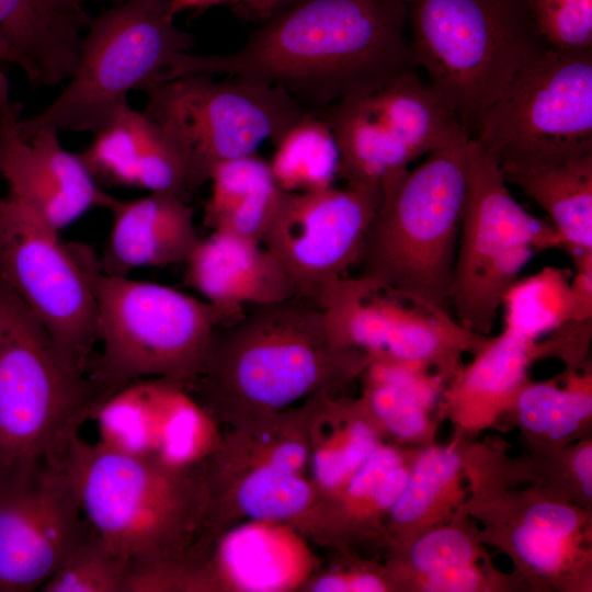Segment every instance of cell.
<instances>
[{
	"mask_svg": "<svg viewBox=\"0 0 592 592\" xmlns=\"http://www.w3.org/2000/svg\"><path fill=\"white\" fill-rule=\"evenodd\" d=\"M262 22L236 50L179 54L159 81L200 73L253 79L318 114L417 68L402 0H300Z\"/></svg>",
	"mask_w": 592,
	"mask_h": 592,
	"instance_id": "obj_1",
	"label": "cell"
},
{
	"mask_svg": "<svg viewBox=\"0 0 592 592\" xmlns=\"http://www.w3.org/2000/svg\"><path fill=\"white\" fill-rule=\"evenodd\" d=\"M367 355L331 341L321 309L293 296L220 323L187 388L221 426L271 418L360 378Z\"/></svg>",
	"mask_w": 592,
	"mask_h": 592,
	"instance_id": "obj_2",
	"label": "cell"
},
{
	"mask_svg": "<svg viewBox=\"0 0 592 592\" xmlns=\"http://www.w3.org/2000/svg\"><path fill=\"white\" fill-rule=\"evenodd\" d=\"M62 465L88 526L128 565L196 560L209 546L202 468H164L79 435Z\"/></svg>",
	"mask_w": 592,
	"mask_h": 592,
	"instance_id": "obj_3",
	"label": "cell"
},
{
	"mask_svg": "<svg viewBox=\"0 0 592 592\" xmlns=\"http://www.w3.org/2000/svg\"><path fill=\"white\" fill-rule=\"evenodd\" d=\"M468 140L426 155L382 185L356 275L440 318L452 284L467 191Z\"/></svg>",
	"mask_w": 592,
	"mask_h": 592,
	"instance_id": "obj_4",
	"label": "cell"
},
{
	"mask_svg": "<svg viewBox=\"0 0 592 592\" xmlns=\"http://www.w3.org/2000/svg\"><path fill=\"white\" fill-rule=\"evenodd\" d=\"M70 247L94 297L101 351L89 377L101 400L144 378H164L187 389L216 328L232 318L170 286L106 273L90 246Z\"/></svg>",
	"mask_w": 592,
	"mask_h": 592,
	"instance_id": "obj_5",
	"label": "cell"
},
{
	"mask_svg": "<svg viewBox=\"0 0 592 592\" xmlns=\"http://www.w3.org/2000/svg\"><path fill=\"white\" fill-rule=\"evenodd\" d=\"M402 1L417 67L471 138L517 69L547 46L528 0Z\"/></svg>",
	"mask_w": 592,
	"mask_h": 592,
	"instance_id": "obj_6",
	"label": "cell"
},
{
	"mask_svg": "<svg viewBox=\"0 0 592 592\" xmlns=\"http://www.w3.org/2000/svg\"><path fill=\"white\" fill-rule=\"evenodd\" d=\"M100 401L90 377L0 280V471L61 464Z\"/></svg>",
	"mask_w": 592,
	"mask_h": 592,
	"instance_id": "obj_7",
	"label": "cell"
},
{
	"mask_svg": "<svg viewBox=\"0 0 592 592\" xmlns=\"http://www.w3.org/2000/svg\"><path fill=\"white\" fill-rule=\"evenodd\" d=\"M193 42L174 23L169 0H124L90 22L67 86L41 112L21 116V134L94 133L128 92L155 84L174 57L191 52Z\"/></svg>",
	"mask_w": 592,
	"mask_h": 592,
	"instance_id": "obj_8",
	"label": "cell"
},
{
	"mask_svg": "<svg viewBox=\"0 0 592 592\" xmlns=\"http://www.w3.org/2000/svg\"><path fill=\"white\" fill-rule=\"evenodd\" d=\"M502 172L592 152V50L548 46L528 57L471 137Z\"/></svg>",
	"mask_w": 592,
	"mask_h": 592,
	"instance_id": "obj_9",
	"label": "cell"
},
{
	"mask_svg": "<svg viewBox=\"0 0 592 592\" xmlns=\"http://www.w3.org/2000/svg\"><path fill=\"white\" fill-rule=\"evenodd\" d=\"M468 175L449 289L454 318L490 335L508 289L534 253L562 249L547 219L527 212L511 194L499 166L469 138Z\"/></svg>",
	"mask_w": 592,
	"mask_h": 592,
	"instance_id": "obj_10",
	"label": "cell"
},
{
	"mask_svg": "<svg viewBox=\"0 0 592 592\" xmlns=\"http://www.w3.org/2000/svg\"><path fill=\"white\" fill-rule=\"evenodd\" d=\"M144 113L180 150L190 193L227 160L274 145L308 111L283 89L253 79L189 75L152 84Z\"/></svg>",
	"mask_w": 592,
	"mask_h": 592,
	"instance_id": "obj_11",
	"label": "cell"
},
{
	"mask_svg": "<svg viewBox=\"0 0 592 592\" xmlns=\"http://www.w3.org/2000/svg\"><path fill=\"white\" fill-rule=\"evenodd\" d=\"M0 280L89 376L98 344L91 287L70 243L8 192L0 196Z\"/></svg>",
	"mask_w": 592,
	"mask_h": 592,
	"instance_id": "obj_12",
	"label": "cell"
},
{
	"mask_svg": "<svg viewBox=\"0 0 592 592\" xmlns=\"http://www.w3.org/2000/svg\"><path fill=\"white\" fill-rule=\"evenodd\" d=\"M380 198L377 186L282 191L261 243L281 263L296 296L320 308L331 287L357 265Z\"/></svg>",
	"mask_w": 592,
	"mask_h": 592,
	"instance_id": "obj_13",
	"label": "cell"
},
{
	"mask_svg": "<svg viewBox=\"0 0 592 592\" xmlns=\"http://www.w3.org/2000/svg\"><path fill=\"white\" fill-rule=\"evenodd\" d=\"M331 341L367 356H386L431 367L445 385L488 335L467 330L454 317L440 318L358 275L345 276L321 305Z\"/></svg>",
	"mask_w": 592,
	"mask_h": 592,
	"instance_id": "obj_14",
	"label": "cell"
},
{
	"mask_svg": "<svg viewBox=\"0 0 592 592\" xmlns=\"http://www.w3.org/2000/svg\"><path fill=\"white\" fill-rule=\"evenodd\" d=\"M202 474L210 543L247 520L285 522L297 528L317 500L306 459L264 433L223 434Z\"/></svg>",
	"mask_w": 592,
	"mask_h": 592,
	"instance_id": "obj_15",
	"label": "cell"
},
{
	"mask_svg": "<svg viewBox=\"0 0 592 592\" xmlns=\"http://www.w3.org/2000/svg\"><path fill=\"white\" fill-rule=\"evenodd\" d=\"M90 532L62 463L0 471V592L42 588Z\"/></svg>",
	"mask_w": 592,
	"mask_h": 592,
	"instance_id": "obj_16",
	"label": "cell"
},
{
	"mask_svg": "<svg viewBox=\"0 0 592 592\" xmlns=\"http://www.w3.org/2000/svg\"><path fill=\"white\" fill-rule=\"evenodd\" d=\"M89 420L99 443L175 470L202 468L223 434L186 388L164 378L123 386L101 400Z\"/></svg>",
	"mask_w": 592,
	"mask_h": 592,
	"instance_id": "obj_17",
	"label": "cell"
},
{
	"mask_svg": "<svg viewBox=\"0 0 592 592\" xmlns=\"http://www.w3.org/2000/svg\"><path fill=\"white\" fill-rule=\"evenodd\" d=\"M21 116L0 68V177L8 193L59 232L90 209L105 208L112 195L100 187L80 155L66 150L53 129L23 136Z\"/></svg>",
	"mask_w": 592,
	"mask_h": 592,
	"instance_id": "obj_18",
	"label": "cell"
},
{
	"mask_svg": "<svg viewBox=\"0 0 592 592\" xmlns=\"http://www.w3.org/2000/svg\"><path fill=\"white\" fill-rule=\"evenodd\" d=\"M320 566L293 525L247 520L223 532L198 561L197 592L298 591Z\"/></svg>",
	"mask_w": 592,
	"mask_h": 592,
	"instance_id": "obj_19",
	"label": "cell"
},
{
	"mask_svg": "<svg viewBox=\"0 0 592 592\" xmlns=\"http://www.w3.org/2000/svg\"><path fill=\"white\" fill-rule=\"evenodd\" d=\"M185 264V280L204 300L231 318L244 309L296 296L281 263L260 241L227 231L201 237Z\"/></svg>",
	"mask_w": 592,
	"mask_h": 592,
	"instance_id": "obj_20",
	"label": "cell"
},
{
	"mask_svg": "<svg viewBox=\"0 0 592 592\" xmlns=\"http://www.w3.org/2000/svg\"><path fill=\"white\" fill-rule=\"evenodd\" d=\"M412 453L384 441L340 490L315 505L297 530L309 540L339 549L383 536L407 482Z\"/></svg>",
	"mask_w": 592,
	"mask_h": 592,
	"instance_id": "obj_21",
	"label": "cell"
},
{
	"mask_svg": "<svg viewBox=\"0 0 592 592\" xmlns=\"http://www.w3.org/2000/svg\"><path fill=\"white\" fill-rule=\"evenodd\" d=\"M106 209L112 228L100 267L127 275L133 269L184 264L201 236L189 201L169 192L122 201L114 196Z\"/></svg>",
	"mask_w": 592,
	"mask_h": 592,
	"instance_id": "obj_22",
	"label": "cell"
},
{
	"mask_svg": "<svg viewBox=\"0 0 592 592\" xmlns=\"http://www.w3.org/2000/svg\"><path fill=\"white\" fill-rule=\"evenodd\" d=\"M550 356L547 339L527 340L505 329L488 335L445 385L442 406L462 432H477L511 410L531 364Z\"/></svg>",
	"mask_w": 592,
	"mask_h": 592,
	"instance_id": "obj_23",
	"label": "cell"
},
{
	"mask_svg": "<svg viewBox=\"0 0 592 592\" xmlns=\"http://www.w3.org/2000/svg\"><path fill=\"white\" fill-rule=\"evenodd\" d=\"M88 23L52 0H0V43L12 65L38 87H53L71 77L80 31Z\"/></svg>",
	"mask_w": 592,
	"mask_h": 592,
	"instance_id": "obj_24",
	"label": "cell"
},
{
	"mask_svg": "<svg viewBox=\"0 0 592 592\" xmlns=\"http://www.w3.org/2000/svg\"><path fill=\"white\" fill-rule=\"evenodd\" d=\"M384 441L360 397L319 392L309 426L315 505L340 490Z\"/></svg>",
	"mask_w": 592,
	"mask_h": 592,
	"instance_id": "obj_25",
	"label": "cell"
},
{
	"mask_svg": "<svg viewBox=\"0 0 592 592\" xmlns=\"http://www.w3.org/2000/svg\"><path fill=\"white\" fill-rule=\"evenodd\" d=\"M360 378V399L384 439L430 442V412L443 394V382L436 374L419 363L373 356Z\"/></svg>",
	"mask_w": 592,
	"mask_h": 592,
	"instance_id": "obj_26",
	"label": "cell"
},
{
	"mask_svg": "<svg viewBox=\"0 0 592 592\" xmlns=\"http://www.w3.org/2000/svg\"><path fill=\"white\" fill-rule=\"evenodd\" d=\"M464 467L456 441L413 451L407 482L383 532L394 550L448 522L463 501Z\"/></svg>",
	"mask_w": 592,
	"mask_h": 592,
	"instance_id": "obj_27",
	"label": "cell"
},
{
	"mask_svg": "<svg viewBox=\"0 0 592 592\" xmlns=\"http://www.w3.org/2000/svg\"><path fill=\"white\" fill-rule=\"evenodd\" d=\"M375 117L413 159L469 138L449 105L415 70L364 93Z\"/></svg>",
	"mask_w": 592,
	"mask_h": 592,
	"instance_id": "obj_28",
	"label": "cell"
},
{
	"mask_svg": "<svg viewBox=\"0 0 592 592\" xmlns=\"http://www.w3.org/2000/svg\"><path fill=\"white\" fill-rule=\"evenodd\" d=\"M333 133L339 174L349 186H377L409 169L413 158L377 121L364 93L348 96L318 113Z\"/></svg>",
	"mask_w": 592,
	"mask_h": 592,
	"instance_id": "obj_29",
	"label": "cell"
},
{
	"mask_svg": "<svg viewBox=\"0 0 592 592\" xmlns=\"http://www.w3.org/2000/svg\"><path fill=\"white\" fill-rule=\"evenodd\" d=\"M208 182L204 225L261 242L282 194L269 161L257 153L224 161Z\"/></svg>",
	"mask_w": 592,
	"mask_h": 592,
	"instance_id": "obj_30",
	"label": "cell"
},
{
	"mask_svg": "<svg viewBox=\"0 0 592 592\" xmlns=\"http://www.w3.org/2000/svg\"><path fill=\"white\" fill-rule=\"evenodd\" d=\"M502 174L546 212L572 259L592 252V152Z\"/></svg>",
	"mask_w": 592,
	"mask_h": 592,
	"instance_id": "obj_31",
	"label": "cell"
},
{
	"mask_svg": "<svg viewBox=\"0 0 592 592\" xmlns=\"http://www.w3.org/2000/svg\"><path fill=\"white\" fill-rule=\"evenodd\" d=\"M563 383L561 387L553 380L525 382L510 410L524 431L548 442H561L591 418L590 369L568 368Z\"/></svg>",
	"mask_w": 592,
	"mask_h": 592,
	"instance_id": "obj_32",
	"label": "cell"
},
{
	"mask_svg": "<svg viewBox=\"0 0 592 592\" xmlns=\"http://www.w3.org/2000/svg\"><path fill=\"white\" fill-rule=\"evenodd\" d=\"M572 271L544 266L519 278L505 293L504 329L527 340H539L569 321L585 318L571 288Z\"/></svg>",
	"mask_w": 592,
	"mask_h": 592,
	"instance_id": "obj_33",
	"label": "cell"
},
{
	"mask_svg": "<svg viewBox=\"0 0 592 592\" xmlns=\"http://www.w3.org/2000/svg\"><path fill=\"white\" fill-rule=\"evenodd\" d=\"M269 161L276 185L285 192H306L333 185L339 174V149L328 124L308 112L273 145Z\"/></svg>",
	"mask_w": 592,
	"mask_h": 592,
	"instance_id": "obj_34",
	"label": "cell"
},
{
	"mask_svg": "<svg viewBox=\"0 0 592 592\" xmlns=\"http://www.w3.org/2000/svg\"><path fill=\"white\" fill-rule=\"evenodd\" d=\"M155 132V122L126 101L93 133L80 157L99 184L135 187Z\"/></svg>",
	"mask_w": 592,
	"mask_h": 592,
	"instance_id": "obj_35",
	"label": "cell"
},
{
	"mask_svg": "<svg viewBox=\"0 0 592 592\" xmlns=\"http://www.w3.org/2000/svg\"><path fill=\"white\" fill-rule=\"evenodd\" d=\"M482 556L469 530L446 522L395 549V557L386 569L396 588H412L421 579L479 565Z\"/></svg>",
	"mask_w": 592,
	"mask_h": 592,
	"instance_id": "obj_36",
	"label": "cell"
},
{
	"mask_svg": "<svg viewBox=\"0 0 592 592\" xmlns=\"http://www.w3.org/2000/svg\"><path fill=\"white\" fill-rule=\"evenodd\" d=\"M128 561L92 531L43 584L44 592H124Z\"/></svg>",
	"mask_w": 592,
	"mask_h": 592,
	"instance_id": "obj_37",
	"label": "cell"
},
{
	"mask_svg": "<svg viewBox=\"0 0 592 592\" xmlns=\"http://www.w3.org/2000/svg\"><path fill=\"white\" fill-rule=\"evenodd\" d=\"M510 550L522 566L539 577L561 580L588 560L585 539L567 538L515 522L510 532Z\"/></svg>",
	"mask_w": 592,
	"mask_h": 592,
	"instance_id": "obj_38",
	"label": "cell"
},
{
	"mask_svg": "<svg viewBox=\"0 0 592 592\" xmlns=\"http://www.w3.org/2000/svg\"><path fill=\"white\" fill-rule=\"evenodd\" d=\"M544 43L560 50H592V0H528Z\"/></svg>",
	"mask_w": 592,
	"mask_h": 592,
	"instance_id": "obj_39",
	"label": "cell"
},
{
	"mask_svg": "<svg viewBox=\"0 0 592 592\" xmlns=\"http://www.w3.org/2000/svg\"><path fill=\"white\" fill-rule=\"evenodd\" d=\"M396 585L388 570L364 562L335 563L320 568L304 585L309 592H385Z\"/></svg>",
	"mask_w": 592,
	"mask_h": 592,
	"instance_id": "obj_40",
	"label": "cell"
},
{
	"mask_svg": "<svg viewBox=\"0 0 592 592\" xmlns=\"http://www.w3.org/2000/svg\"><path fill=\"white\" fill-rule=\"evenodd\" d=\"M519 522L539 531L567 538L585 539L587 517L566 500L540 498L527 502Z\"/></svg>",
	"mask_w": 592,
	"mask_h": 592,
	"instance_id": "obj_41",
	"label": "cell"
},
{
	"mask_svg": "<svg viewBox=\"0 0 592 592\" xmlns=\"http://www.w3.org/2000/svg\"><path fill=\"white\" fill-rule=\"evenodd\" d=\"M569 470L577 482L582 497L592 498V444L591 441L581 442L570 454Z\"/></svg>",
	"mask_w": 592,
	"mask_h": 592,
	"instance_id": "obj_42",
	"label": "cell"
},
{
	"mask_svg": "<svg viewBox=\"0 0 592 592\" xmlns=\"http://www.w3.org/2000/svg\"><path fill=\"white\" fill-rule=\"evenodd\" d=\"M287 1L289 0H240L238 5L244 14L262 22L283 8Z\"/></svg>",
	"mask_w": 592,
	"mask_h": 592,
	"instance_id": "obj_43",
	"label": "cell"
},
{
	"mask_svg": "<svg viewBox=\"0 0 592 592\" xmlns=\"http://www.w3.org/2000/svg\"><path fill=\"white\" fill-rule=\"evenodd\" d=\"M225 1L232 0H169V11L171 15L175 16V14L189 9L206 8ZM236 1L239 2L240 0Z\"/></svg>",
	"mask_w": 592,
	"mask_h": 592,
	"instance_id": "obj_44",
	"label": "cell"
},
{
	"mask_svg": "<svg viewBox=\"0 0 592 592\" xmlns=\"http://www.w3.org/2000/svg\"><path fill=\"white\" fill-rule=\"evenodd\" d=\"M65 11L89 22V18L82 8V0H52Z\"/></svg>",
	"mask_w": 592,
	"mask_h": 592,
	"instance_id": "obj_45",
	"label": "cell"
},
{
	"mask_svg": "<svg viewBox=\"0 0 592 592\" xmlns=\"http://www.w3.org/2000/svg\"><path fill=\"white\" fill-rule=\"evenodd\" d=\"M0 65H12V59L7 48L0 43Z\"/></svg>",
	"mask_w": 592,
	"mask_h": 592,
	"instance_id": "obj_46",
	"label": "cell"
},
{
	"mask_svg": "<svg viewBox=\"0 0 592 592\" xmlns=\"http://www.w3.org/2000/svg\"><path fill=\"white\" fill-rule=\"evenodd\" d=\"M2 67V65H0V68Z\"/></svg>",
	"mask_w": 592,
	"mask_h": 592,
	"instance_id": "obj_47",
	"label": "cell"
}]
</instances>
